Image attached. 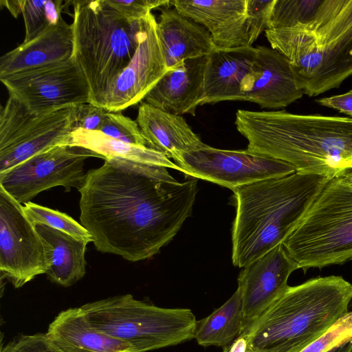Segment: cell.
Listing matches in <instances>:
<instances>
[{"label": "cell", "mask_w": 352, "mask_h": 352, "mask_svg": "<svg viewBox=\"0 0 352 352\" xmlns=\"http://www.w3.org/2000/svg\"><path fill=\"white\" fill-rule=\"evenodd\" d=\"M80 221L96 250L136 262L157 254L191 215L197 179L179 182L165 167L109 158L78 190Z\"/></svg>", "instance_id": "6da1fadb"}, {"label": "cell", "mask_w": 352, "mask_h": 352, "mask_svg": "<svg viewBox=\"0 0 352 352\" xmlns=\"http://www.w3.org/2000/svg\"><path fill=\"white\" fill-rule=\"evenodd\" d=\"M234 124L248 151L287 162L296 172L332 179L352 168V118L239 109Z\"/></svg>", "instance_id": "7a4b0ae2"}, {"label": "cell", "mask_w": 352, "mask_h": 352, "mask_svg": "<svg viewBox=\"0 0 352 352\" xmlns=\"http://www.w3.org/2000/svg\"><path fill=\"white\" fill-rule=\"evenodd\" d=\"M329 179L296 171L234 189L233 265L245 267L283 244Z\"/></svg>", "instance_id": "3957f363"}, {"label": "cell", "mask_w": 352, "mask_h": 352, "mask_svg": "<svg viewBox=\"0 0 352 352\" xmlns=\"http://www.w3.org/2000/svg\"><path fill=\"white\" fill-rule=\"evenodd\" d=\"M351 299L342 276L313 278L288 286L241 336L254 352H300L348 313Z\"/></svg>", "instance_id": "277c9868"}, {"label": "cell", "mask_w": 352, "mask_h": 352, "mask_svg": "<svg viewBox=\"0 0 352 352\" xmlns=\"http://www.w3.org/2000/svg\"><path fill=\"white\" fill-rule=\"evenodd\" d=\"M72 3V58L89 83L90 103L102 107L109 89L135 53L146 17L129 20L106 0H76Z\"/></svg>", "instance_id": "5b68a950"}, {"label": "cell", "mask_w": 352, "mask_h": 352, "mask_svg": "<svg viewBox=\"0 0 352 352\" xmlns=\"http://www.w3.org/2000/svg\"><path fill=\"white\" fill-rule=\"evenodd\" d=\"M98 331L128 343L131 352L175 346L194 338L196 317L190 309L164 308L120 295L80 307Z\"/></svg>", "instance_id": "8992f818"}, {"label": "cell", "mask_w": 352, "mask_h": 352, "mask_svg": "<svg viewBox=\"0 0 352 352\" xmlns=\"http://www.w3.org/2000/svg\"><path fill=\"white\" fill-rule=\"evenodd\" d=\"M283 245L304 272L352 260V186L330 179Z\"/></svg>", "instance_id": "52a82bcc"}, {"label": "cell", "mask_w": 352, "mask_h": 352, "mask_svg": "<svg viewBox=\"0 0 352 352\" xmlns=\"http://www.w3.org/2000/svg\"><path fill=\"white\" fill-rule=\"evenodd\" d=\"M76 129V106L34 114L9 96L0 113V173L54 146Z\"/></svg>", "instance_id": "ba28073f"}, {"label": "cell", "mask_w": 352, "mask_h": 352, "mask_svg": "<svg viewBox=\"0 0 352 352\" xmlns=\"http://www.w3.org/2000/svg\"><path fill=\"white\" fill-rule=\"evenodd\" d=\"M89 157L102 159L83 147L56 146L1 173L0 186L21 204L58 186L66 191L72 188L79 190L87 175L85 162Z\"/></svg>", "instance_id": "9c48e42d"}, {"label": "cell", "mask_w": 352, "mask_h": 352, "mask_svg": "<svg viewBox=\"0 0 352 352\" xmlns=\"http://www.w3.org/2000/svg\"><path fill=\"white\" fill-rule=\"evenodd\" d=\"M0 80L9 96L36 115L91 101L87 80L72 57L58 63L1 77Z\"/></svg>", "instance_id": "30bf717a"}, {"label": "cell", "mask_w": 352, "mask_h": 352, "mask_svg": "<svg viewBox=\"0 0 352 352\" xmlns=\"http://www.w3.org/2000/svg\"><path fill=\"white\" fill-rule=\"evenodd\" d=\"M180 172L234 189L296 172L291 164L246 150H223L207 144L173 160Z\"/></svg>", "instance_id": "8fae6325"}, {"label": "cell", "mask_w": 352, "mask_h": 352, "mask_svg": "<svg viewBox=\"0 0 352 352\" xmlns=\"http://www.w3.org/2000/svg\"><path fill=\"white\" fill-rule=\"evenodd\" d=\"M43 240L21 204L0 186V272L15 288L45 274Z\"/></svg>", "instance_id": "7c38bea8"}, {"label": "cell", "mask_w": 352, "mask_h": 352, "mask_svg": "<svg viewBox=\"0 0 352 352\" xmlns=\"http://www.w3.org/2000/svg\"><path fill=\"white\" fill-rule=\"evenodd\" d=\"M157 20L150 13L132 59L109 89L102 107L120 112L142 102L168 71L156 30Z\"/></svg>", "instance_id": "4fadbf2b"}, {"label": "cell", "mask_w": 352, "mask_h": 352, "mask_svg": "<svg viewBox=\"0 0 352 352\" xmlns=\"http://www.w3.org/2000/svg\"><path fill=\"white\" fill-rule=\"evenodd\" d=\"M297 269L298 265L283 244L243 267L238 278L242 301L243 334L285 291L290 274Z\"/></svg>", "instance_id": "5bb4252c"}, {"label": "cell", "mask_w": 352, "mask_h": 352, "mask_svg": "<svg viewBox=\"0 0 352 352\" xmlns=\"http://www.w3.org/2000/svg\"><path fill=\"white\" fill-rule=\"evenodd\" d=\"M258 53L241 87L244 100L261 108L289 106L305 94L298 85L289 60L277 50L256 47Z\"/></svg>", "instance_id": "9a60e30c"}, {"label": "cell", "mask_w": 352, "mask_h": 352, "mask_svg": "<svg viewBox=\"0 0 352 352\" xmlns=\"http://www.w3.org/2000/svg\"><path fill=\"white\" fill-rule=\"evenodd\" d=\"M247 0H174L180 14L205 28L217 49L251 46L246 21Z\"/></svg>", "instance_id": "2e32d148"}, {"label": "cell", "mask_w": 352, "mask_h": 352, "mask_svg": "<svg viewBox=\"0 0 352 352\" xmlns=\"http://www.w3.org/2000/svg\"><path fill=\"white\" fill-rule=\"evenodd\" d=\"M208 56L185 60L168 69L146 94L150 105L175 115L195 116L204 98Z\"/></svg>", "instance_id": "e0dca14e"}, {"label": "cell", "mask_w": 352, "mask_h": 352, "mask_svg": "<svg viewBox=\"0 0 352 352\" xmlns=\"http://www.w3.org/2000/svg\"><path fill=\"white\" fill-rule=\"evenodd\" d=\"M74 49L73 25L61 19L37 37L3 54L0 78L69 60Z\"/></svg>", "instance_id": "ac0fdd59"}, {"label": "cell", "mask_w": 352, "mask_h": 352, "mask_svg": "<svg viewBox=\"0 0 352 352\" xmlns=\"http://www.w3.org/2000/svg\"><path fill=\"white\" fill-rule=\"evenodd\" d=\"M252 46L217 49L208 56L204 76V98L201 105L228 100H244L243 82L256 60Z\"/></svg>", "instance_id": "d6986e66"}, {"label": "cell", "mask_w": 352, "mask_h": 352, "mask_svg": "<svg viewBox=\"0 0 352 352\" xmlns=\"http://www.w3.org/2000/svg\"><path fill=\"white\" fill-rule=\"evenodd\" d=\"M156 30L168 70L185 60L208 56L217 50L205 28L170 6L162 8Z\"/></svg>", "instance_id": "ffe728a7"}, {"label": "cell", "mask_w": 352, "mask_h": 352, "mask_svg": "<svg viewBox=\"0 0 352 352\" xmlns=\"http://www.w3.org/2000/svg\"><path fill=\"white\" fill-rule=\"evenodd\" d=\"M136 122L147 146L169 159L206 145L182 116L166 112L144 101L138 107Z\"/></svg>", "instance_id": "44dd1931"}, {"label": "cell", "mask_w": 352, "mask_h": 352, "mask_svg": "<svg viewBox=\"0 0 352 352\" xmlns=\"http://www.w3.org/2000/svg\"><path fill=\"white\" fill-rule=\"evenodd\" d=\"M47 337L63 352H131L128 343L93 327L80 307L58 314L50 324Z\"/></svg>", "instance_id": "7402d4cb"}, {"label": "cell", "mask_w": 352, "mask_h": 352, "mask_svg": "<svg viewBox=\"0 0 352 352\" xmlns=\"http://www.w3.org/2000/svg\"><path fill=\"white\" fill-rule=\"evenodd\" d=\"M265 32L271 47L289 60L296 82L304 91L324 58V47L316 32L303 26L267 30Z\"/></svg>", "instance_id": "603a6c76"}, {"label": "cell", "mask_w": 352, "mask_h": 352, "mask_svg": "<svg viewBox=\"0 0 352 352\" xmlns=\"http://www.w3.org/2000/svg\"><path fill=\"white\" fill-rule=\"evenodd\" d=\"M45 249L50 279L69 287L86 273L85 250L88 241L43 224L34 225Z\"/></svg>", "instance_id": "cb8c5ba5"}, {"label": "cell", "mask_w": 352, "mask_h": 352, "mask_svg": "<svg viewBox=\"0 0 352 352\" xmlns=\"http://www.w3.org/2000/svg\"><path fill=\"white\" fill-rule=\"evenodd\" d=\"M65 145L87 148L102 156L104 160L109 158H122L180 171L179 166L163 153L148 146L115 140L98 131L76 129L70 135Z\"/></svg>", "instance_id": "d4e9b609"}, {"label": "cell", "mask_w": 352, "mask_h": 352, "mask_svg": "<svg viewBox=\"0 0 352 352\" xmlns=\"http://www.w3.org/2000/svg\"><path fill=\"white\" fill-rule=\"evenodd\" d=\"M324 50L322 63L304 89L309 96L338 88L352 76V23Z\"/></svg>", "instance_id": "484cf974"}, {"label": "cell", "mask_w": 352, "mask_h": 352, "mask_svg": "<svg viewBox=\"0 0 352 352\" xmlns=\"http://www.w3.org/2000/svg\"><path fill=\"white\" fill-rule=\"evenodd\" d=\"M243 332L242 301L240 290L208 316L197 320L194 338L202 346L225 348Z\"/></svg>", "instance_id": "4316f807"}, {"label": "cell", "mask_w": 352, "mask_h": 352, "mask_svg": "<svg viewBox=\"0 0 352 352\" xmlns=\"http://www.w3.org/2000/svg\"><path fill=\"white\" fill-rule=\"evenodd\" d=\"M323 0H275L269 29L308 28L314 21Z\"/></svg>", "instance_id": "83f0119b"}, {"label": "cell", "mask_w": 352, "mask_h": 352, "mask_svg": "<svg viewBox=\"0 0 352 352\" xmlns=\"http://www.w3.org/2000/svg\"><path fill=\"white\" fill-rule=\"evenodd\" d=\"M62 0H23L21 14L25 23V39L28 42L37 37L62 18Z\"/></svg>", "instance_id": "f1b7e54d"}, {"label": "cell", "mask_w": 352, "mask_h": 352, "mask_svg": "<svg viewBox=\"0 0 352 352\" xmlns=\"http://www.w3.org/2000/svg\"><path fill=\"white\" fill-rule=\"evenodd\" d=\"M25 214L34 224H43L74 237L93 241L89 231L66 213L29 201L23 206Z\"/></svg>", "instance_id": "f546056e"}, {"label": "cell", "mask_w": 352, "mask_h": 352, "mask_svg": "<svg viewBox=\"0 0 352 352\" xmlns=\"http://www.w3.org/2000/svg\"><path fill=\"white\" fill-rule=\"evenodd\" d=\"M104 135L124 142L147 146L136 121L120 112L107 111L98 131Z\"/></svg>", "instance_id": "4dcf8cb0"}, {"label": "cell", "mask_w": 352, "mask_h": 352, "mask_svg": "<svg viewBox=\"0 0 352 352\" xmlns=\"http://www.w3.org/2000/svg\"><path fill=\"white\" fill-rule=\"evenodd\" d=\"M274 1L275 0H247L246 21L251 46L263 31L269 29Z\"/></svg>", "instance_id": "1f68e13d"}, {"label": "cell", "mask_w": 352, "mask_h": 352, "mask_svg": "<svg viewBox=\"0 0 352 352\" xmlns=\"http://www.w3.org/2000/svg\"><path fill=\"white\" fill-rule=\"evenodd\" d=\"M352 337V311L348 312L322 336L300 352H326Z\"/></svg>", "instance_id": "d6a6232c"}, {"label": "cell", "mask_w": 352, "mask_h": 352, "mask_svg": "<svg viewBox=\"0 0 352 352\" xmlns=\"http://www.w3.org/2000/svg\"><path fill=\"white\" fill-rule=\"evenodd\" d=\"M107 3L119 14L131 21L146 17L153 9L170 5L166 0H106Z\"/></svg>", "instance_id": "836d02e7"}, {"label": "cell", "mask_w": 352, "mask_h": 352, "mask_svg": "<svg viewBox=\"0 0 352 352\" xmlns=\"http://www.w3.org/2000/svg\"><path fill=\"white\" fill-rule=\"evenodd\" d=\"M0 352H63L45 333L22 335L1 347Z\"/></svg>", "instance_id": "e575fe53"}, {"label": "cell", "mask_w": 352, "mask_h": 352, "mask_svg": "<svg viewBox=\"0 0 352 352\" xmlns=\"http://www.w3.org/2000/svg\"><path fill=\"white\" fill-rule=\"evenodd\" d=\"M107 111L99 106L85 103L76 106V129L99 131Z\"/></svg>", "instance_id": "d590c367"}, {"label": "cell", "mask_w": 352, "mask_h": 352, "mask_svg": "<svg viewBox=\"0 0 352 352\" xmlns=\"http://www.w3.org/2000/svg\"><path fill=\"white\" fill-rule=\"evenodd\" d=\"M316 102L352 117V89L340 95L317 99Z\"/></svg>", "instance_id": "8d00e7d4"}, {"label": "cell", "mask_w": 352, "mask_h": 352, "mask_svg": "<svg viewBox=\"0 0 352 352\" xmlns=\"http://www.w3.org/2000/svg\"><path fill=\"white\" fill-rule=\"evenodd\" d=\"M223 352H254L248 349V340L245 336L238 337L229 346L223 348Z\"/></svg>", "instance_id": "74e56055"}, {"label": "cell", "mask_w": 352, "mask_h": 352, "mask_svg": "<svg viewBox=\"0 0 352 352\" xmlns=\"http://www.w3.org/2000/svg\"><path fill=\"white\" fill-rule=\"evenodd\" d=\"M23 3V0L1 1V4H4L14 18H17L21 14Z\"/></svg>", "instance_id": "f35d334b"}, {"label": "cell", "mask_w": 352, "mask_h": 352, "mask_svg": "<svg viewBox=\"0 0 352 352\" xmlns=\"http://www.w3.org/2000/svg\"><path fill=\"white\" fill-rule=\"evenodd\" d=\"M338 177H340L344 182L352 186V168Z\"/></svg>", "instance_id": "ab89813d"}]
</instances>
